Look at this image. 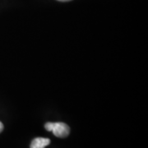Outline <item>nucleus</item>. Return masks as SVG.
Listing matches in <instances>:
<instances>
[{
    "label": "nucleus",
    "instance_id": "nucleus-1",
    "mask_svg": "<svg viewBox=\"0 0 148 148\" xmlns=\"http://www.w3.org/2000/svg\"><path fill=\"white\" fill-rule=\"evenodd\" d=\"M45 127L47 131L52 132L54 134V136L58 138H64L68 137L70 132V127L68 124L64 123H46L45 124Z\"/></svg>",
    "mask_w": 148,
    "mask_h": 148
},
{
    "label": "nucleus",
    "instance_id": "nucleus-2",
    "mask_svg": "<svg viewBox=\"0 0 148 148\" xmlns=\"http://www.w3.org/2000/svg\"><path fill=\"white\" fill-rule=\"evenodd\" d=\"M50 140L49 138H36L32 140L31 143V148H45L49 145Z\"/></svg>",
    "mask_w": 148,
    "mask_h": 148
},
{
    "label": "nucleus",
    "instance_id": "nucleus-3",
    "mask_svg": "<svg viewBox=\"0 0 148 148\" xmlns=\"http://www.w3.org/2000/svg\"><path fill=\"white\" fill-rule=\"evenodd\" d=\"M3 130V123L0 121V132H2Z\"/></svg>",
    "mask_w": 148,
    "mask_h": 148
},
{
    "label": "nucleus",
    "instance_id": "nucleus-4",
    "mask_svg": "<svg viewBox=\"0 0 148 148\" xmlns=\"http://www.w3.org/2000/svg\"><path fill=\"white\" fill-rule=\"evenodd\" d=\"M58 1H61V2H69V1H71V0H58Z\"/></svg>",
    "mask_w": 148,
    "mask_h": 148
}]
</instances>
